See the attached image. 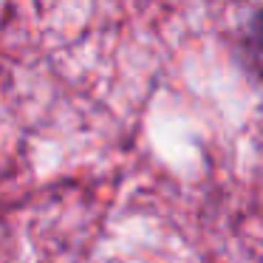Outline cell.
<instances>
[{"label": "cell", "instance_id": "1", "mask_svg": "<svg viewBox=\"0 0 263 263\" xmlns=\"http://www.w3.org/2000/svg\"><path fill=\"white\" fill-rule=\"evenodd\" d=\"M240 57H243L246 68L263 80V9H257L249 17V23L243 26L240 34Z\"/></svg>", "mask_w": 263, "mask_h": 263}]
</instances>
